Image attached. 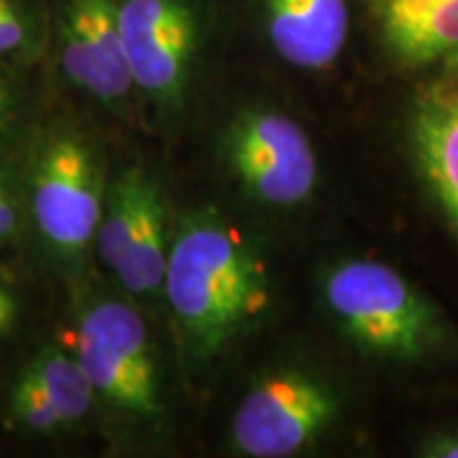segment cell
Masks as SVG:
<instances>
[{"label":"cell","mask_w":458,"mask_h":458,"mask_svg":"<svg viewBox=\"0 0 458 458\" xmlns=\"http://www.w3.org/2000/svg\"><path fill=\"white\" fill-rule=\"evenodd\" d=\"M314 255L306 295L323 335L385 408L458 382V312L380 240Z\"/></svg>","instance_id":"obj_1"},{"label":"cell","mask_w":458,"mask_h":458,"mask_svg":"<svg viewBox=\"0 0 458 458\" xmlns=\"http://www.w3.org/2000/svg\"><path fill=\"white\" fill-rule=\"evenodd\" d=\"M365 128L376 238L458 312V64L391 77Z\"/></svg>","instance_id":"obj_2"},{"label":"cell","mask_w":458,"mask_h":458,"mask_svg":"<svg viewBox=\"0 0 458 458\" xmlns=\"http://www.w3.org/2000/svg\"><path fill=\"white\" fill-rule=\"evenodd\" d=\"M385 401L320 335L272 360L240 401L232 422L238 454L300 458L354 445L377 450Z\"/></svg>","instance_id":"obj_3"},{"label":"cell","mask_w":458,"mask_h":458,"mask_svg":"<svg viewBox=\"0 0 458 458\" xmlns=\"http://www.w3.org/2000/svg\"><path fill=\"white\" fill-rule=\"evenodd\" d=\"M164 289L196 360L216 357L267 323L280 300L270 257L215 215H193L179 227Z\"/></svg>","instance_id":"obj_4"},{"label":"cell","mask_w":458,"mask_h":458,"mask_svg":"<svg viewBox=\"0 0 458 458\" xmlns=\"http://www.w3.org/2000/svg\"><path fill=\"white\" fill-rule=\"evenodd\" d=\"M223 153L244 196L274 219L308 225L327 215L334 196L325 142L293 108H244L229 125Z\"/></svg>","instance_id":"obj_5"},{"label":"cell","mask_w":458,"mask_h":458,"mask_svg":"<svg viewBox=\"0 0 458 458\" xmlns=\"http://www.w3.org/2000/svg\"><path fill=\"white\" fill-rule=\"evenodd\" d=\"M74 348L100 397L130 414H159L156 360L145 320L134 308L122 301L94 303L79 320Z\"/></svg>","instance_id":"obj_6"},{"label":"cell","mask_w":458,"mask_h":458,"mask_svg":"<svg viewBox=\"0 0 458 458\" xmlns=\"http://www.w3.org/2000/svg\"><path fill=\"white\" fill-rule=\"evenodd\" d=\"M32 216L45 242L77 257L98 233L105 204L94 156L72 134H57L32 168Z\"/></svg>","instance_id":"obj_7"},{"label":"cell","mask_w":458,"mask_h":458,"mask_svg":"<svg viewBox=\"0 0 458 458\" xmlns=\"http://www.w3.org/2000/svg\"><path fill=\"white\" fill-rule=\"evenodd\" d=\"M119 28L134 85L162 111L179 113L198 43L187 0H122Z\"/></svg>","instance_id":"obj_8"},{"label":"cell","mask_w":458,"mask_h":458,"mask_svg":"<svg viewBox=\"0 0 458 458\" xmlns=\"http://www.w3.org/2000/svg\"><path fill=\"white\" fill-rule=\"evenodd\" d=\"M388 77L458 64V0H365Z\"/></svg>","instance_id":"obj_9"},{"label":"cell","mask_w":458,"mask_h":458,"mask_svg":"<svg viewBox=\"0 0 458 458\" xmlns=\"http://www.w3.org/2000/svg\"><path fill=\"white\" fill-rule=\"evenodd\" d=\"M60 55L66 77L105 105L136 88L125 57L117 0H68Z\"/></svg>","instance_id":"obj_10"},{"label":"cell","mask_w":458,"mask_h":458,"mask_svg":"<svg viewBox=\"0 0 458 458\" xmlns=\"http://www.w3.org/2000/svg\"><path fill=\"white\" fill-rule=\"evenodd\" d=\"M261 13L280 64L314 79L340 68L352 37L351 0H261Z\"/></svg>","instance_id":"obj_11"},{"label":"cell","mask_w":458,"mask_h":458,"mask_svg":"<svg viewBox=\"0 0 458 458\" xmlns=\"http://www.w3.org/2000/svg\"><path fill=\"white\" fill-rule=\"evenodd\" d=\"M377 450L397 458H458V382L386 405Z\"/></svg>","instance_id":"obj_12"},{"label":"cell","mask_w":458,"mask_h":458,"mask_svg":"<svg viewBox=\"0 0 458 458\" xmlns=\"http://www.w3.org/2000/svg\"><path fill=\"white\" fill-rule=\"evenodd\" d=\"M164 216L162 196L156 182L151 181L142 198L139 219H136L122 266L114 272L125 293L153 295L162 289L170 255Z\"/></svg>","instance_id":"obj_13"},{"label":"cell","mask_w":458,"mask_h":458,"mask_svg":"<svg viewBox=\"0 0 458 458\" xmlns=\"http://www.w3.org/2000/svg\"><path fill=\"white\" fill-rule=\"evenodd\" d=\"M26 369L41 385L64 425L88 416L96 391L77 357H68L57 348H45Z\"/></svg>","instance_id":"obj_14"},{"label":"cell","mask_w":458,"mask_h":458,"mask_svg":"<svg viewBox=\"0 0 458 458\" xmlns=\"http://www.w3.org/2000/svg\"><path fill=\"white\" fill-rule=\"evenodd\" d=\"M148 185L151 179L145 172L130 168L122 172L108 193L111 198L105 206L96 236H98L100 259L111 272H117V267L122 266Z\"/></svg>","instance_id":"obj_15"},{"label":"cell","mask_w":458,"mask_h":458,"mask_svg":"<svg viewBox=\"0 0 458 458\" xmlns=\"http://www.w3.org/2000/svg\"><path fill=\"white\" fill-rule=\"evenodd\" d=\"M9 420L21 431L37 435H51L60 427H64L41 385L34 380L28 369L21 371L13 388H11Z\"/></svg>","instance_id":"obj_16"},{"label":"cell","mask_w":458,"mask_h":458,"mask_svg":"<svg viewBox=\"0 0 458 458\" xmlns=\"http://www.w3.org/2000/svg\"><path fill=\"white\" fill-rule=\"evenodd\" d=\"M30 38V24L20 0H0V60L20 54Z\"/></svg>","instance_id":"obj_17"},{"label":"cell","mask_w":458,"mask_h":458,"mask_svg":"<svg viewBox=\"0 0 458 458\" xmlns=\"http://www.w3.org/2000/svg\"><path fill=\"white\" fill-rule=\"evenodd\" d=\"M17 229V210L11 202L7 189L0 182V244H4Z\"/></svg>","instance_id":"obj_18"},{"label":"cell","mask_w":458,"mask_h":458,"mask_svg":"<svg viewBox=\"0 0 458 458\" xmlns=\"http://www.w3.org/2000/svg\"><path fill=\"white\" fill-rule=\"evenodd\" d=\"M11 108H13V91H11L9 83L0 77V122L9 117Z\"/></svg>","instance_id":"obj_19"},{"label":"cell","mask_w":458,"mask_h":458,"mask_svg":"<svg viewBox=\"0 0 458 458\" xmlns=\"http://www.w3.org/2000/svg\"><path fill=\"white\" fill-rule=\"evenodd\" d=\"M11 320H13V318H9V317H0V334H4V329H7L9 325H11Z\"/></svg>","instance_id":"obj_20"}]
</instances>
